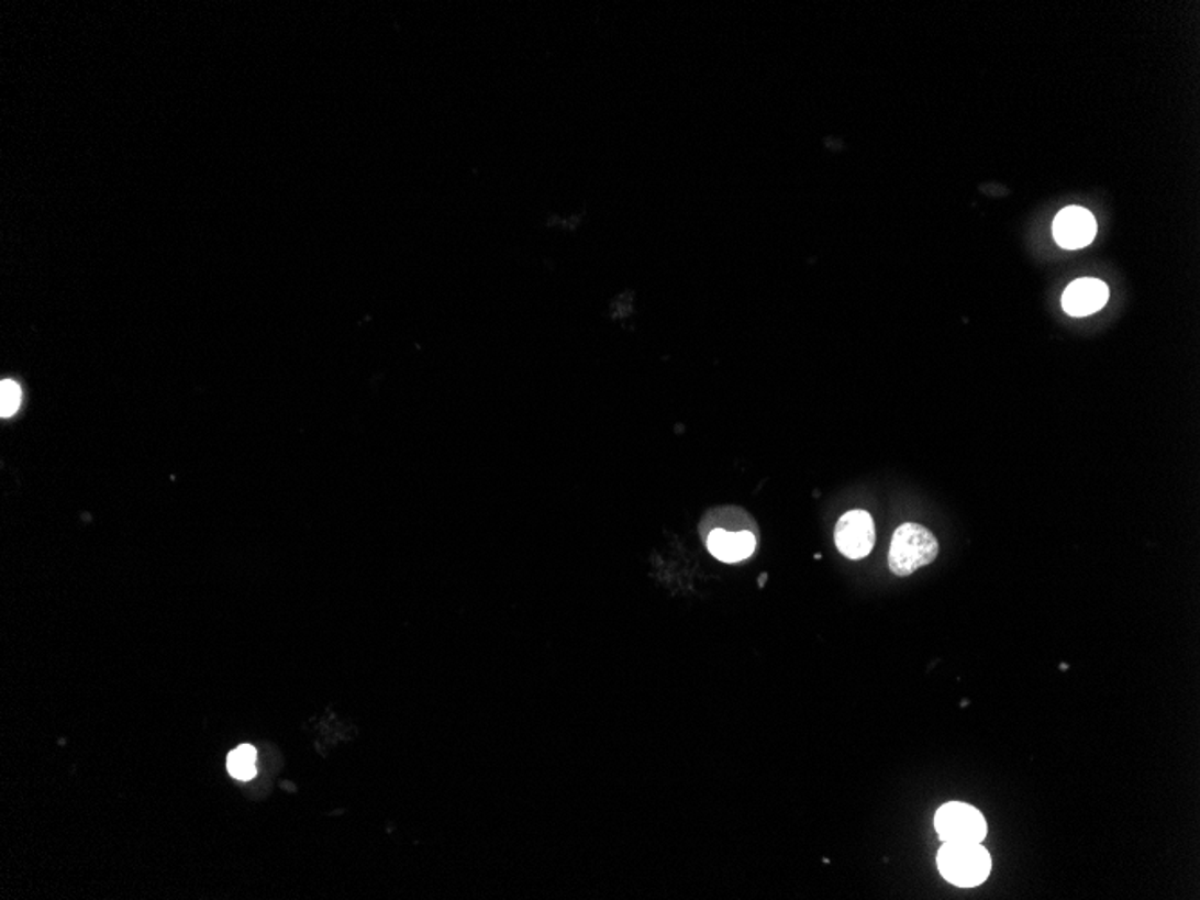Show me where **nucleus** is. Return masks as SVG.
Masks as SVG:
<instances>
[{"instance_id": "f257e3e1", "label": "nucleus", "mask_w": 1200, "mask_h": 900, "mask_svg": "<svg viewBox=\"0 0 1200 900\" xmlns=\"http://www.w3.org/2000/svg\"><path fill=\"white\" fill-rule=\"evenodd\" d=\"M936 865L945 881L959 888H973L989 877L992 859L979 843L944 842Z\"/></svg>"}, {"instance_id": "f03ea898", "label": "nucleus", "mask_w": 1200, "mask_h": 900, "mask_svg": "<svg viewBox=\"0 0 1200 900\" xmlns=\"http://www.w3.org/2000/svg\"><path fill=\"white\" fill-rule=\"evenodd\" d=\"M938 556V542L933 532L919 523H902L891 537L888 566L891 574L908 577Z\"/></svg>"}, {"instance_id": "7ed1b4c3", "label": "nucleus", "mask_w": 1200, "mask_h": 900, "mask_svg": "<svg viewBox=\"0 0 1200 900\" xmlns=\"http://www.w3.org/2000/svg\"><path fill=\"white\" fill-rule=\"evenodd\" d=\"M935 829L942 842L981 843L987 836L984 814L967 803L951 802L940 807Z\"/></svg>"}, {"instance_id": "20e7f679", "label": "nucleus", "mask_w": 1200, "mask_h": 900, "mask_svg": "<svg viewBox=\"0 0 1200 900\" xmlns=\"http://www.w3.org/2000/svg\"><path fill=\"white\" fill-rule=\"evenodd\" d=\"M834 542H836L837 551L848 559L857 562L868 556L876 545V525L870 512L859 511V509L845 512L834 531Z\"/></svg>"}, {"instance_id": "39448f33", "label": "nucleus", "mask_w": 1200, "mask_h": 900, "mask_svg": "<svg viewBox=\"0 0 1200 900\" xmlns=\"http://www.w3.org/2000/svg\"><path fill=\"white\" fill-rule=\"evenodd\" d=\"M1053 236L1066 251H1078L1097 236V220L1084 207H1066L1053 222Z\"/></svg>"}, {"instance_id": "423d86ee", "label": "nucleus", "mask_w": 1200, "mask_h": 900, "mask_svg": "<svg viewBox=\"0 0 1200 900\" xmlns=\"http://www.w3.org/2000/svg\"><path fill=\"white\" fill-rule=\"evenodd\" d=\"M1109 300V288L1100 279L1084 277L1077 279L1066 288L1063 296V308L1068 315L1088 316L1102 310Z\"/></svg>"}, {"instance_id": "0eeeda50", "label": "nucleus", "mask_w": 1200, "mask_h": 900, "mask_svg": "<svg viewBox=\"0 0 1200 900\" xmlns=\"http://www.w3.org/2000/svg\"><path fill=\"white\" fill-rule=\"evenodd\" d=\"M707 546L715 559L723 563H741L753 556L757 548V536L752 531H726L713 529L707 536Z\"/></svg>"}, {"instance_id": "6e6552de", "label": "nucleus", "mask_w": 1200, "mask_h": 900, "mask_svg": "<svg viewBox=\"0 0 1200 900\" xmlns=\"http://www.w3.org/2000/svg\"><path fill=\"white\" fill-rule=\"evenodd\" d=\"M256 748L248 746V744H243L240 748L234 749L226 758V769L231 773V777L236 778L240 782H248V780L256 777Z\"/></svg>"}, {"instance_id": "1a4fd4ad", "label": "nucleus", "mask_w": 1200, "mask_h": 900, "mask_svg": "<svg viewBox=\"0 0 1200 900\" xmlns=\"http://www.w3.org/2000/svg\"><path fill=\"white\" fill-rule=\"evenodd\" d=\"M22 387H20L13 379H2L0 384V415L2 418H11L19 412L20 404H22Z\"/></svg>"}]
</instances>
